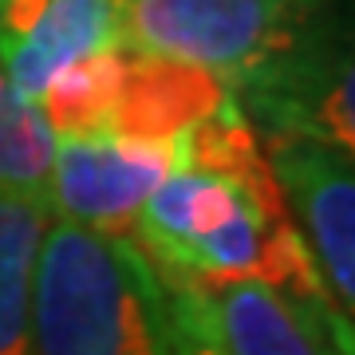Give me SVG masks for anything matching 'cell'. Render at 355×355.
<instances>
[{"label":"cell","instance_id":"obj_7","mask_svg":"<svg viewBox=\"0 0 355 355\" xmlns=\"http://www.w3.org/2000/svg\"><path fill=\"white\" fill-rule=\"evenodd\" d=\"M202 292L229 355H352V320L336 308H308L261 280Z\"/></svg>","mask_w":355,"mask_h":355},{"label":"cell","instance_id":"obj_5","mask_svg":"<svg viewBox=\"0 0 355 355\" xmlns=\"http://www.w3.org/2000/svg\"><path fill=\"white\" fill-rule=\"evenodd\" d=\"M268 170L277 178L296 233L304 237L331 304L352 320L355 308V162L352 150L316 139L268 142Z\"/></svg>","mask_w":355,"mask_h":355},{"label":"cell","instance_id":"obj_8","mask_svg":"<svg viewBox=\"0 0 355 355\" xmlns=\"http://www.w3.org/2000/svg\"><path fill=\"white\" fill-rule=\"evenodd\" d=\"M225 99L229 83L214 71L127 48V67H123V83L107 119V135L174 139L193 123L209 119Z\"/></svg>","mask_w":355,"mask_h":355},{"label":"cell","instance_id":"obj_6","mask_svg":"<svg viewBox=\"0 0 355 355\" xmlns=\"http://www.w3.org/2000/svg\"><path fill=\"white\" fill-rule=\"evenodd\" d=\"M127 0H0V67L36 107L67 64L123 48Z\"/></svg>","mask_w":355,"mask_h":355},{"label":"cell","instance_id":"obj_1","mask_svg":"<svg viewBox=\"0 0 355 355\" xmlns=\"http://www.w3.org/2000/svg\"><path fill=\"white\" fill-rule=\"evenodd\" d=\"M28 355H174L166 280L130 237L51 217L36 257Z\"/></svg>","mask_w":355,"mask_h":355},{"label":"cell","instance_id":"obj_4","mask_svg":"<svg viewBox=\"0 0 355 355\" xmlns=\"http://www.w3.org/2000/svg\"><path fill=\"white\" fill-rule=\"evenodd\" d=\"M352 55L336 40H316L312 28L253 67L229 95L257 130V139H316L352 150L355 146V95Z\"/></svg>","mask_w":355,"mask_h":355},{"label":"cell","instance_id":"obj_11","mask_svg":"<svg viewBox=\"0 0 355 355\" xmlns=\"http://www.w3.org/2000/svg\"><path fill=\"white\" fill-rule=\"evenodd\" d=\"M51 170V130L32 103L12 91L0 67V190L24 193L48 205Z\"/></svg>","mask_w":355,"mask_h":355},{"label":"cell","instance_id":"obj_9","mask_svg":"<svg viewBox=\"0 0 355 355\" xmlns=\"http://www.w3.org/2000/svg\"><path fill=\"white\" fill-rule=\"evenodd\" d=\"M51 209L36 198L0 190V355L32 352L36 257Z\"/></svg>","mask_w":355,"mask_h":355},{"label":"cell","instance_id":"obj_10","mask_svg":"<svg viewBox=\"0 0 355 355\" xmlns=\"http://www.w3.org/2000/svg\"><path fill=\"white\" fill-rule=\"evenodd\" d=\"M123 67H127V48H107L87 55V60L67 64L51 79L44 95L36 99V111L44 119V127L51 130V139L107 130L114 95L123 83Z\"/></svg>","mask_w":355,"mask_h":355},{"label":"cell","instance_id":"obj_2","mask_svg":"<svg viewBox=\"0 0 355 355\" xmlns=\"http://www.w3.org/2000/svg\"><path fill=\"white\" fill-rule=\"evenodd\" d=\"M320 0H127L123 48L205 67L233 87L312 28Z\"/></svg>","mask_w":355,"mask_h":355},{"label":"cell","instance_id":"obj_12","mask_svg":"<svg viewBox=\"0 0 355 355\" xmlns=\"http://www.w3.org/2000/svg\"><path fill=\"white\" fill-rule=\"evenodd\" d=\"M174 312V355H229L214 324V308L202 288L166 284Z\"/></svg>","mask_w":355,"mask_h":355},{"label":"cell","instance_id":"obj_3","mask_svg":"<svg viewBox=\"0 0 355 355\" xmlns=\"http://www.w3.org/2000/svg\"><path fill=\"white\" fill-rule=\"evenodd\" d=\"M174 170H186L182 135L123 139V135H67L51 139L48 209L60 221L130 237L135 217Z\"/></svg>","mask_w":355,"mask_h":355}]
</instances>
